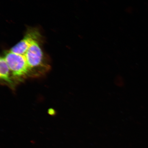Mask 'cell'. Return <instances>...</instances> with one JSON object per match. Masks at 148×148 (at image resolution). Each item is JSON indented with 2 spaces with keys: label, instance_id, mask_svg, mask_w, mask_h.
Here are the masks:
<instances>
[{
  "label": "cell",
  "instance_id": "1",
  "mask_svg": "<svg viewBox=\"0 0 148 148\" xmlns=\"http://www.w3.org/2000/svg\"><path fill=\"white\" fill-rule=\"evenodd\" d=\"M3 58L14 76L17 78L25 77L31 73L25 56L9 51Z\"/></svg>",
  "mask_w": 148,
  "mask_h": 148
},
{
  "label": "cell",
  "instance_id": "2",
  "mask_svg": "<svg viewBox=\"0 0 148 148\" xmlns=\"http://www.w3.org/2000/svg\"><path fill=\"white\" fill-rule=\"evenodd\" d=\"M24 56L30 72L42 66L43 52L37 41L31 44Z\"/></svg>",
  "mask_w": 148,
  "mask_h": 148
},
{
  "label": "cell",
  "instance_id": "3",
  "mask_svg": "<svg viewBox=\"0 0 148 148\" xmlns=\"http://www.w3.org/2000/svg\"><path fill=\"white\" fill-rule=\"evenodd\" d=\"M39 36L36 30H31L25 35L24 38L11 49L10 51L16 54L25 55L28 49L33 42L37 41Z\"/></svg>",
  "mask_w": 148,
  "mask_h": 148
},
{
  "label": "cell",
  "instance_id": "4",
  "mask_svg": "<svg viewBox=\"0 0 148 148\" xmlns=\"http://www.w3.org/2000/svg\"><path fill=\"white\" fill-rule=\"evenodd\" d=\"M10 72L4 58L1 57L0 60V77L1 80L9 83H12L10 76Z\"/></svg>",
  "mask_w": 148,
  "mask_h": 148
}]
</instances>
